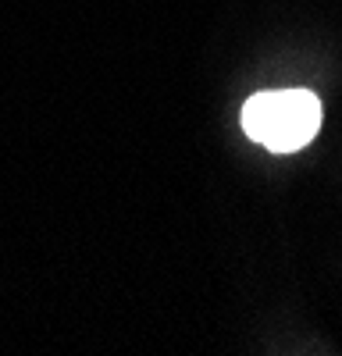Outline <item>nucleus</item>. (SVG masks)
Returning a JSON list of instances; mask_svg holds the SVG:
<instances>
[{"label": "nucleus", "mask_w": 342, "mask_h": 356, "mask_svg": "<svg viewBox=\"0 0 342 356\" xmlns=\"http://www.w3.org/2000/svg\"><path fill=\"white\" fill-rule=\"evenodd\" d=\"M243 129L268 150L289 154L314 139L321 129V100L310 89H275L243 104Z\"/></svg>", "instance_id": "obj_1"}]
</instances>
